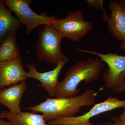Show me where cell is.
<instances>
[{
  "label": "cell",
  "instance_id": "5bb4252c",
  "mask_svg": "<svg viewBox=\"0 0 125 125\" xmlns=\"http://www.w3.org/2000/svg\"><path fill=\"white\" fill-rule=\"evenodd\" d=\"M18 30H15L10 32L0 45V62L12 60L20 56L16 38Z\"/></svg>",
  "mask_w": 125,
  "mask_h": 125
},
{
  "label": "cell",
  "instance_id": "52a82bcc",
  "mask_svg": "<svg viewBox=\"0 0 125 125\" xmlns=\"http://www.w3.org/2000/svg\"><path fill=\"white\" fill-rule=\"evenodd\" d=\"M125 106V100L109 96L106 100L96 104L87 112L78 116L60 117L48 122L49 125H94L90 119L106 112Z\"/></svg>",
  "mask_w": 125,
  "mask_h": 125
},
{
  "label": "cell",
  "instance_id": "277c9868",
  "mask_svg": "<svg viewBox=\"0 0 125 125\" xmlns=\"http://www.w3.org/2000/svg\"><path fill=\"white\" fill-rule=\"evenodd\" d=\"M36 54L39 60L56 66L67 58L62 53L61 42L63 36L52 25H44L38 30Z\"/></svg>",
  "mask_w": 125,
  "mask_h": 125
},
{
  "label": "cell",
  "instance_id": "9c48e42d",
  "mask_svg": "<svg viewBox=\"0 0 125 125\" xmlns=\"http://www.w3.org/2000/svg\"><path fill=\"white\" fill-rule=\"evenodd\" d=\"M27 73L20 55L12 60L0 62V89L25 81Z\"/></svg>",
  "mask_w": 125,
  "mask_h": 125
},
{
  "label": "cell",
  "instance_id": "8fae6325",
  "mask_svg": "<svg viewBox=\"0 0 125 125\" xmlns=\"http://www.w3.org/2000/svg\"><path fill=\"white\" fill-rule=\"evenodd\" d=\"M28 89L25 81L0 89V104L9 111L18 114L21 111L20 103L23 94Z\"/></svg>",
  "mask_w": 125,
  "mask_h": 125
},
{
  "label": "cell",
  "instance_id": "30bf717a",
  "mask_svg": "<svg viewBox=\"0 0 125 125\" xmlns=\"http://www.w3.org/2000/svg\"><path fill=\"white\" fill-rule=\"evenodd\" d=\"M111 11L107 22L108 29L113 37L122 42L120 48L125 49V7L119 1L111 0L109 6Z\"/></svg>",
  "mask_w": 125,
  "mask_h": 125
},
{
  "label": "cell",
  "instance_id": "3957f363",
  "mask_svg": "<svg viewBox=\"0 0 125 125\" xmlns=\"http://www.w3.org/2000/svg\"><path fill=\"white\" fill-rule=\"evenodd\" d=\"M77 52L98 56L102 62L106 63L108 68L103 72L104 87L114 94L125 91V56L116 53L103 54L95 51L77 48Z\"/></svg>",
  "mask_w": 125,
  "mask_h": 125
},
{
  "label": "cell",
  "instance_id": "ac0fdd59",
  "mask_svg": "<svg viewBox=\"0 0 125 125\" xmlns=\"http://www.w3.org/2000/svg\"><path fill=\"white\" fill-rule=\"evenodd\" d=\"M0 125H13L11 123L4 120V119L0 118Z\"/></svg>",
  "mask_w": 125,
  "mask_h": 125
},
{
  "label": "cell",
  "instance_id": "2e32d148",
  "mask_svg": "<svg viewBox=\"0 0 125 125\" xmlns=\"http://www.w3.org/2000/svg\"><path fill=\"white\" fill-rule=\"evenodd\" d=\"M112 119L114 122V123L111 121L107 122L104 123L102 125H123L120 118L113 116L112 117Z\"/></svg>",
  "mask_w": 125,
  "mask_h": 125
},
{
  "label": "cell",
  "instance_id": "7a4b0ae2",
  "mask_svg": "<svg viewBox=\"0 0 125 125\" xmlns=\"http://www.w3.org/2000/svg\"><path fill=\"white\" fill-rule=\"evenodd\" d=\"M100 59H89L76 62L58 83L55 98L74 97L78 96L81 89L78 88L81 82L88 83L97 80L104 66Z\"/></svg>",
  "mask_w": 125,
  "mask_h": 125
},
{
  "label": "cell",
  "instance_id": "4fadbf2b",
  "mask_svg": "<svg viewBox=\"0 0 125 125\" xmlns=\"http://www.w3.org/2000/svg\"><path fill=\"white\" fill-rule=\"evenodd\" d=\"M23 25L18 18L11 14L3 1L0 0V45L10 32L18 30Z\"/></svg>",
  "mask_w": 125,
  "mask_h": 125
},
{
  "label": "cell",
  "instance_id": "ba28073f",
  "mask_svg": "<svg viewBox=\"0 0 125 125\" xmlns=\"http://www.w3.org/2000/svg\"><path fill=\"white\" fill-rule=\"evenodd\" d=\"M69 61L66 58L61 61L54 70L41 73L38 71L36 65L31 63H29L26 66L29 69L27 73V78H31L39 81L40 83L37 86L43 88L51 98L55 97L56 89L59 81L58 76L65 65Z\"/></svg>",
  "mask_w": 125,
  "mask_h": 125
},
{
  "label": "cell",
  "instance_id": "6da1fadb",
  "mask_svg": "<svg viewBox=\"0 0 125 125\" xmlns=\"http://www.w3.org/2000/svg\"><path fill=\"white\" fill-rule=\"evenodd\" d=\"M97 93L88 88L80 95L74 97L52 98L47 97L45 101L33 106L27 107L34 113H41L47 122L60 117L76 116L81 111V107L96 104Z\"/></svg>",
  "mask_w": 125,
  "mask_h": 125
},
{
  "label": "cell",
  "instance_id": "7c38bea8",
  "mask_svg": "<svg viewBox=\"0 0 125 125\" xmlns=\"http://www.w3.org/2000/svg\"><path fill=\"white\" fill-rule=\"evenodd\" d=\"M0 118H6L13 125H49L40 115L29 112H21L14 114L9 111L0 112Z\"/></svg>",
  "mask_w": 125,
  "mask_h": 125
},
{
  "label": "cell",
  "instance_id": "8992f818",
  "mask_svg": "<svg viewBox=\"0 0 125 125\" xmlns=\"http://www.w3.org/2000/svg\"><path fill=\"white\" fill-rule=\"evenodd\" d=\"M63 36L73 42H78L86 36L93 27L91 22L85 20L83 12L75 10L68 13L64 19L57 18L52 25Z\"/></svg>",
  "mask_w": 125,
  "mask_h": 125
},
{
  "label": "cell",
  "instance_id": "e0dca14e",
  "mask_svg": "<svg viewBox=\"0 0 125 125\" xmlns=\"http://www.w3.org/2000/svg\"><path fill=\"white\" fill-rule=\"evenodd\" d=\"M123 111L119 116V118L123 125H125V106L123 108Z\"/></svg>",
  "mask_w": 125,
  "mask_h": 125
},
{
  "label": "cell",
  "instance_id": "5b68a950",
  "mask_svg": "<svg viewBox=\"0 0 125 125\" xmlns=\"http://www.w3.org/2000/svg\"><path fill=\"white\" fill-rule=\"evenodd\" d=\"M10 11L13 12L19 20L26 27L25 35H29L40 25H52L57 17L48 16L47 12L43 11L40 14L34 12L30 5L31 0H3Z\"/></svg>",
  "mask_w": 125,
  "mask_h": 125
},
{
  "label": "cell",
  "instance_id": "d6986e66",
  "mask_svg": "<svg viewBox=\"0 0 125 125\" xmlns=\"http://www.w3.org/2000/svg\"><path fill=\"white\" fill-rule=\"evenodd\" d=\"M118 1L125 7V0H119Z\"/></svg>",
  "mask_w": 125,
  "mask_h": 125
},
{
  "label": "cell",
  "instance_id": "9a60e30c",
  "mask_svg": "<svg viewBox=\"0 0 125 125\" xmlns=\"http://www.w3.org/2000/svg\"><path fill=\"white\" fill-rule=\"evenodd\" d=\"M86 1L88 4V6L90 7L97 10L102 9L103 13L102 17L103 20L104 21L107 22L109 19V16L106 13L104 7V0H87Z\"/></svg>",
  "mask_w": 125,
  "mask_h": 125
}]
</instances>
